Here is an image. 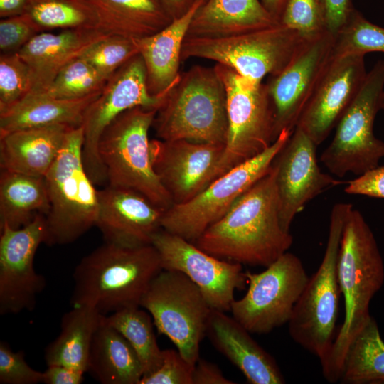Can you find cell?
Masks as SVG:
<instances>
[{"instance_id":"1","label":"cell","mask_w":384,"mask_h":384,"mask_svg":"<svg viewBox=\"0 0 384 384\" xmlns=\"http://www.w3.org/2000/svg\"><path fill=\"white\" fill-rule=\"evenodd\" d=\"M274 162V161H273ZM276 170H270L193 242L218 258L267 267L287 252L293 242L282 226Z\"/></svg>"},{"instance_id":"2","label":"cell","mask_w":384,"mask_h":384,"mask_svg":"<svg viewBox=\"0 0 384 384\" xmlns=\"http://www.w3.org/2000/svg\"><path fill=\"white\" fill-rule=\"evenodd\" d=\"M337 277L345 312L331 350L321 362L323 375L329 383L339 381L348 348L371 316L370 301L384 282V265L375 236L353 206L343 225Z\"/></svg>"},{"instance_id":"3","label":"cell","mask_w":384,"mask_h":384,"mask_svg":"<svg viewBox=\"0 0 384 384\" xmlns=\"http://www.w3.org/2000/svg\"><path fill=\"white\" fill-rule=\"evenodd\" d=\"M162 270L152 245L126 247L105 242L75 267L70 303L94 308L104 315L139 307Z\"/></svg>"},{"instance_id":"4","label":"cell","mask_w":384,"mask_h":384,"mask_svg":"<svg viewBox=\"0 0 384 384\" xmlns=\"http://www.w3.org/2000/svg\"><path fill=\"white\" fill-rule=\"evenodd\" d=\"M154 124L161 140L225 144L226 93L215 70L195 67L180 76L159 108Z\"/></svg>"},{"instance_id":"5","label":"cell","mask_w":384,"mask_h":384,"mask_svg":"<svg viewBox=\"0 0 384 384\" xmlns=\"http://www.w3.org/2000/svg\"><path fill=\"white\" fill-rule=\"evenodd\" d=\"M84 130L73 127L63 146L45 176L50 209L46 215L48 245L72 243L96 225L98 191L82 159Z\"/></svg>"},{"instance_id":"6","label":"cell","mask_w":384,"mask_h":384,"mask_svg":"<svg viewBox=\"0 0 384 384\" xmlns=\"http://www.w3.org/2000/svg\"><path fill=\"white\" fill-rule=\"evenodd\" d=\"M158 107L138 106L114 119L98 143L108 186L135 191L166 210L172 199L154 170L149 131Z\"/></svg>"},{"instance_id":"7","label":"cell","mask_w":384,"mask_h":384,"mask_svg":"<svg viewBox=\"0 0 384 384\" xmlns=\"http://www.w3.org/2000/svg\"><path fill=\"white\" fill-rule=\"evenodd\" d=\"M351 203L334 205L329 235L322 261L309 280L294 306L287 323L295 343L323 361L336 336L341 291L337 262L344 222Z\"/></svg>"},{"instance_id":"8","label":"cell","mask_w":384,"mask_h":384,"mask_svg":"<svg viewBox=\"0 0 384 384\" xmlns=\"http://www.w3.org/2000/svg\"><path fill=\"white\" fill-rule=\"evenodd\" d=\"M304 40L299 33L281 23L225 36H186L181 59L195 57L214 60L249 80L262 82L267 75H278Z\"/></svg>"},{"instance_id":"9","label":"cell","mask_w":384,"mask_h":384,"mask_svg":"<svg viewBox=\"0 0 384 384\" xmlns=\"http://www.w3.org/2000/svg\"><path fill=\"white\" fill-rule=\"evenodd\" d=\"M292 132L284 129L262 152L216 178L193 199L184 203L172 205L164 213L161 228L194 242L270 170L276 156Z\"/></svg>"},{"instance_id":"10","label":"cell","mask_w":384,"mask_h":384,"mask_svg":"<svg viewBox=\"0 0 384 384\" xmlns=\"http://www.w3.org/2000/svg\"><path fill=\"white\" fill-rule=\"evenodd\" d=\"M384 90V60L375 63L336 125L335 135L320 156L329 172L342 178L360 176L378 166L384 142L375 137L373 124Z\"/></svg>"},{"instance_id":"11","label":"cell","mask_w":384,"mask_h":384,"mask_svg":"<svg viewBox=\"0 0 384 384\" xmlns=\"http://www.w3.org/2000/svg\"><path fill=\"white\" fill-rule=\"evenodd\" d=\"M140 307L150 314L159 333L195 365L212 310L199 287L181 272L162 270L149 284Z\"/></svg>"},{"instance_id":"12","label":"cell","mask_w":384,"mask_h":384,"mask_svg":"<svg viewBox=\"0 0 384 384\" xmlns=\"http://www.w3.org/2000/svg\"><path fill=\"white\" fill-rule=\"evenodd\" d=\"M214 69L225 90L228 123L221 176L258 155L275 140L274 109L267 85L223 65L218 64Z\"/></svg>"},{"instance_id":"13","label":"cell","mask_w":384,"mask_h":384,"mask_svg":"<svg viewBox=\"0 0 384 384\" xmlns=\"http://www.w3.org/2000/svg\"><path fill=\"white\" fill-rule=\"evenodd\" d=\"M247 292L230 306L233 316L252 334L287 324L309 276L301 260L286 252L259 273L245 272Z\"/></svg>"},{"instance_id":"14","label":"cell","mask_w":384,"mask_h":384,"mask_svg":"<svg viewBox=\"0 0 384 384\" xmlns=\"http://www.w3.org/2000/svg\"><path fill=\"white\" fill-rule=\"evenodd\" d=\"M169 91L160 95L149 92L145 65L139 54L129 60L107 79L99 96L87 109L82 124L83 163L95 184L107 183L105 171L98 154V143L107 127L119 114L133 107L159 108Z\"/></svg>"},{"instance_id":"15","label":"cell","mask_w":384,"mask_h":384,"mask_svg":"<svg viewBox=\"0 0 384 384\" xmlns=\"http://www.w3.org/2000/svg\"><path fill=\"white\" fill-rule=\"evenodd\" d=\"M0 230V314L32 311L46 286L33 265L36 252L46 238V216L38 214L17 229L3 225Z\"/></svg>"},{"instance_id":"16","label":"cell","mask_w":384,"mask_h":384,"mask_svg":"<svg viewBox=\"0 0 384 384\" xmlns=\"http://www.w3.org/2000/svg\"><path fill=\"white\" fill-rule=\"evenodd\" d=\"M151 245L159 252L163 270L186 274L213 309L230 311L235 291L245 288L247 279L240 263L213 256L163 228L154 235Z\"/></svg>"},{"instance_id":"17","label":"cell","mask_w":384,"mask_h":384,"mask_svg":"<svg viewBox=\"0 0 384 384\" xmlns=\"http://www.w3.org/2000/svg\"><path fill=\"white\" fill-rule=\"evenodd\" d=\"M334 37L328 31L302 43L287 65L267 85L274 109V139L293 132L333 58Z\"/></svg>"},{"instance_id":"18","label":"cell","mask_w":384,"mask_h":384,"mask_svg":"<svg viewBox=\"0 0 384 384\" xmlns=\"http://www.w3.org/2000/svg\"><path fill=\"white\" fill-rule=\"evenodd\" d=\"M225 144L184 139L150 141L154 171L173 205L193 199L220 176Z\"/></svg>"},{"instance_id":"19","label":"cell","mask_w":384,"mask_h":384,"mask_svg":"<svg viewBox=\"0 0 384 384\" xmlns=\"http://www.w3.org/2000/svg\"><path fill=\"white\" fill-rule=\"evenodd\" d=\"M316 146L302 129L296 127L273 162L280 222L286 231L290 232L294 217L310 201L324 191L344 183L321 171Z\"/></svg>"},{"instance_id":"20","label":"cell","mask_w":384,"mask_h":384,"mask_svg":"<svg viewBox=\"0 0 384 384\" xmlns=\"http://www.w3.org/2000/svg\"><path fill=\"white\" fill-rule=\"evenodd\" d=\"M364 57L361 54L333 56L302 112L296 127L316 146L336 127L360 90L367 74Z\"/></svg>"},{"instance_id":"21","label":"cell","mask_w":384,"mask_h":384,"mask_svg":"<svg viewBox=\"0 0 384 384\" xmlns=\"http://www.w3.org/2000/svg\"><path fill=\"white\" fill-rule=\"evenodd\" d=\"M96 225L105 242L126 247L151 245L161 228L164 210L141 193L107 186L98 191Z\"/></svg>"},{"instance_id":"22","label":"cell","mask_w":384,"mask_h":384,"mask_svg":"<svg viewBox=\"0 0 384 384\" xmlns=\"http://www.w3.org/2000/svg\"><path fill=\"white\" fill-rule=\"evenodd\" d=\"M211 310L206 328L213 346L245 375L251 384H282L285 379L274 358L261 347L233 316Z\"/></svg>"},{"instance_id":"23","label":"cell","mask_w":384,"mask_h":384,"mask_svg":"<svg viewBox=\"0 0 384 384\" xmlns=\"http://www.w3.org/2000/svg\"><path fill=\"white\" fill-rule=\"evenodd\" d=\"M108 35L97 29H67L36 34L18 52L32 71V92H44L67 64Z\"/></svg>"},{"instance_id":"24","label":"cell","mask_w":384,"mask_h":384,"mask_svg":"<svg viewBox=\"0 0 384 384\" xmlns=\"http://www.w3.org/2000/svg\"><path fill=\"white\" fill-rule=\"evenodd\" d=\"M205 1L193 0L184 14L173 18L161 31L134 38L145 65L147 87L151 95H162L178 81L183 43L196 12Z\"/></svg>"},{"instance_id":"25","label":"cell","mask_w":384,"mask_h":384,"mask_svg":"<svg viewBox=\"0 0 384 384\" xmlns=\"http://www.w3.org/2000/svg\"><path fill=\"white\" fill-rule=\"evenodd\" d=\"M72 128L58 124L20 129L0 135L1 170L45 177Z\"/></svg>"},{"instance_id":"26","label":"cell","mask_w":384,"mask_h":384,"mask_svg":"<svg viewBox=\"0 0 384 384\" xmlns=\"http://www.w3.org/2000/svg\"><path fill=\"white\" fill-rule=\"evenodd\" d=\"M279 23L261 0H206L196 12L187 36H225Z\"/></svg>"},{"instance_id":"27","label":"cell","mask_w":384,"mask_h":384,"mask_svg":"<svg viewBox=\"0 0 384 384\" xmlns=\"http://www.w3.org/2000/svg\"><path fill=\"white\" fill-rule=\"evenodd\" d=\"M101 90L76 99H61L43 92H31L0 114V135L20 129L52 125L81 126L87 109Z\"/></svg>"},{"instance_id":"28","label":"cell","mask_w":384,"mask_h":384,"mask_svg":"<svg viewBox=\"0 0 384 384\" xmlns=\"http://www.w3.org/2000/svg\"><path fill=\"white\" fill-rule=\"evenodd\" d=\"M97 17V29L132 38L151 36L172 18L161 0H87Z\"/></svg>"},{"instance_id":"29","label":"cell","mask_w":384,"mask_h":384,"mask_svg":"<svg viewBox=\"0 0 384 384\" xmlns=\"http://www.w3.org/2000/svg\"><path fill=\"white\" fill-rule=\"evenodd\" d=\"M86 372L102 384H139L144 375L133 347L103 317L92 340Z\"/></svg>"},{"instance_id":"30","label":"cell","mask_w":384,"mask_h":384,"mask_svg":"<svg viewBox=\"0 0 384 384\" xmlns=\"http://www.w3.org/2000/svg\"><path fill=\"white\" fill-rule=\"evenodd\" d=\"M103 316L87 306H73L65 313L60 334L45 348L46 365H63L86 372L92 340Z\"/></svg>"},{"instance_id":"31","label":"cell","mask_w":384,"mask_h":384,"mask_svg":"<svg viewBox=\"0 0 384 384\" xmlns=\"http://www.w3.org/2000/svg\"><path fill=\"white\" fill-rule=\"evenodd\" d=\"M49 209L45 177L1 170L0 227L21 228Z\"/></svg>"},{"instance_id":"32","label":"cell","mask_w":384,"mask_h":384,"mask_svg":"<svg viewBox=\"0 0 384 384\" xmlns=\"http://www.w3.org/2000/svg\"><path fill=\"white\" fill-rule=\"evenodd\" d=\"M339 381L345 384H384V341L373 316L349 345Z\"/></svg>"},{"instance_id":"33","label":"cell","mask_w":384,"mask_h":384,"mask_svg":"<svg viewBox=\"0 0 384 384\" xmlns=\"http://www.w3.org/2000/svg\"><path fill=\"white\" fill-rule=\"evenodd\" d=\"M139 307L124 309L104 315L103 320L118 331L133 347L141 361L143 376H145L159 368L163 350L158 345L151 316Z\"/></svg>"},{"instance_id":"34","label":"cell","mask_w":384,"mask_h":384,"mask_svg":"<svg viewBox=\"0 0 384 384\" xmlns=\"http://www.w3.org/2000/svg\"><path fill=\"white\" fill-rule=\"evenodd\" d=\"M26 13L42 31L97 29L96 14L87 0H33Z\"/></svg>"},{"instance_id":"35","label":"cell","mask_w":384,"mask_h":384,"mask_svg":"<svg viewBox=\"0 0 384 384\" xmlns=\"http://www.w3.org/2000/svg\"><path fill=\"white\" fill-rule=\"evenodd\" d=\"M108 78L79 57L67 64L43 92L56 98H81L100 91Z\"/></svg>"},{"instance_id":"36","label":"cell","mask_w":384,"mask_h":384,"mask_svg":"<svg viewBox=\"0 0 384 384\" xmlns=\"http://www.w3.org/2000/svg\"><path fill=\"white\" fill-rule=\"evenodd\" d=\"M370 52L384 53V28L369 21L354 9L346 23L334 36L333 56L366 55Z\"/></svg>"},{"instance_id":"37","label":"cell","mask_w":384,"mask_h":384,"mask_svg":"<svg viewBox=\"0 0 384 384\" xmlns=\"http://www.w3.org/2000/svg\"><path fill=\"white\" fill-rule=\"evenodd\" d=\"M33 76L18 53L0 55V114L32 92Z\"/></svg>"},{"instance_id":"38","label":"cell","mask_w":384,"mask_h":384,"mask_svg":"<svg viewBox=\"0 0 384 384\" xmlns=\"http://www.w3.org/2000/svg\"><path fill=\"white\" fill-rule=\"evenodd\" d=\"M137 54L139 51L134 38L108 35L92 44L80 57L110 78Z\"/></svg>"},{"instance_id":"39","label":"cell","mask_w":384,"mask_h":384,"mask_svg":"<svg viewBox=\"0 0 384 384\" xmlns=\"http://www.w3.org/2000/svg\"><path fill=\"white\" fill-rule=\"evenodd\" d=\"M279 23L304 39L327 31L320 0H287Z\"/></svg>"},{"instance_id":"40","label":"cell","mask_w":384,"mask_h":384,"mask_svg":"<svg viewBox=\"0 0 384 384\" xmlns=\"http://www.w3.org/2000/svg\"><path fill=\"white\" fill-rule=\"evenodd\" d=\"M43 383V372L31 368L22 351H13L9 343L0 342V383L38 384Z\"/></svg>"},{"instance_id":"41","label":"cell","mask_w":384,"mask_h":384,"mask_svg":"<svg viewBox=\"0 0 384 384\" xmlns=\"http://www.w3.org/2000/svg\"><path fill=\"white\" fill-rule=\"evenodd\" d=\"M194 366L178 350H163V360L159 368L143 376L139 384H193Z\"/></svg>"},{"instance_id":"42","label":"cell","mask_w":384,"mask_h":384,"mask_svg":"<svg viewBox=\"0 0 384 384\" xmlns=\"http://www.w3.org/2000/svg\"><path fill=\"white\" fill-rule=\"evenodd\" d=\"M42 32L28 13L1 18V53H18L33 37Z\"/></svg>"},{"instance_id":"43","label":"cell","mask_w":384,"mask_h":384,"mask_svg":"<svg viewBox=\"0 0 384 384\" xmlns=\"http://www.w3.org/2000/svg\"><path fill=\"white\" fill-rule=\"evenodd\" d=\"M348 194L384 198V166H377L347 183Z\"/></svg>"},{"instance_id":"44","label":"cell","mask_w":384,"mask_h":384,"mask_svg":"<svg viewBox=\"0 0 384 384\" xmlns=\"http://www.w3.org/2000/svg\"><path fill=\"white\" fill-rule=\"evenodd\" d=\"M326 31L334 37L346 23L355 9L351 0H320Z\"/></svg>"},{"instance_id":"45","label":"cell","mask_w":384,"mask_h":384,"mask_svg":"<svg viewBox=\"0 0 384 384\" xmlns=\"http://www.w3.org/2000/svg\"><path fill=\"white\" fill-rule=\"evenodd\" d=\"M234 383H235L224 376L218 366L199 357L194 366L193 384Z\"/></svg>"},{"instance_id":"46","label":"cell","mask_w":384,"mask_h":384,"mask_svg":"<svg viewBox=\"0 0 384 384\" xmlns=\"http://www.w3.org/2000/svg\"><path fill=\"white\" fill-rule=\"evenodd\" d=\"M85 372L63 365H48L43 371L46 384H80Z\"/></svg>"},{"instance_id":"47","label":"cell","mask_w":384,"mask_h":384,"mask_svg":"<svg viewBox=\"0 0 384 384\" xmlns=\"http://www.w3.org/2000/svg\"><path fill=\"white\" fill-rule=\"evenodd\" d=\"M33 0H0V17L8 18L27 12Z\"/></svg>"},{"instance_id":"48","label":"cell","mask_w":384,"mask_h":384,"mask_svg":"<svg viewBox=\"0 0 384 384\" xmlns=\"http://www.w3.org/2000/svg\"><path fill=\"white\" fill-rule=\"evenodd\" d=\"M161 1L171 18H174L184 14L193 0H161Z\"/></svg>"},{"instance_id":"49","label":"cell","mask_w":384,"mask_h":384,"mask_svg":"<svg viewBox=\"0 0 384 384\" xmlns=\"http://www.w3.org/2000/svg\"><path fill=\"white\" fill-rule=\"evenodd\" d=\"M265 7L279 21L287 0H261Z\"/></svg>"},{"instance_id":"50","label":"cell","mask_w":384,"mask_h":384,"mask_svg":"<svg viewBox=\"0 0 384 384\" xmlns=\"http://www.w3.org/2000/svg\"><path fill=\"white\" fill-rule=\"evenodd\" d=\"M380 110H384V90L383 92L381 99H380Z\"/></svg>"}]
</instances>
